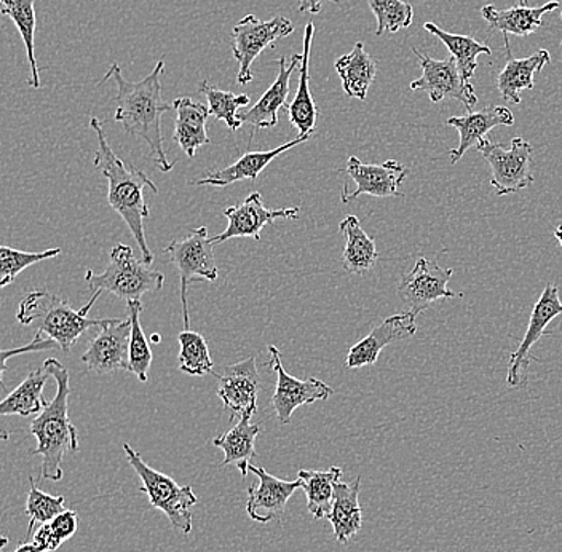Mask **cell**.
Instances as JSON below:
<instances>
[{"label":"cell","instance_id":"1","mask_svg":"<svg viewBox=\"0 0 562 552\" xmlns=\"http://www.w3.org/2000/svg\"><path fill=\"white\" fill-rule=\"evenodd\" d=\"M164 59L161 58L153 72L139 82L126 80L122 76L121 66L114 63L105 74L103 82L114 79L117 83V98H115L117 111H115L114 121L122 123L123 128L130 135L146 140L158 170L170 173L173 170L175 161L168 160L167 154H165L161 115L170 111L173 104L164 103L161 100Z\"/></svg>","mask_w":562,"mask_h":552},{"label":"cell","instance_id":"2","mask_svg":"<svg viewBox=\"0 0 562 552\" xmlns=\"http://www.w3.org/2000/svg\"><path fill=\"white\" fill-rule=\"evenodd\" d=\"M90 128L98 138V153L94 156V168L101 171L108 181V202L112 210L125 221L140 249V259L154 263V255L147 246L143 221L150 217L149 206L144 202V189L158 193L157 185L149 176L138 170L135 165L126 164L109 146L100 121L90 119Z\"/></svg>","mask_w":562,"mask_h":552},{"label":"cell","instance_id":"3","mask_svg":"<svg viewBox=\"0 0 562 552\" xmlns=\"http://www.w3.org/2000/svg\"><path fill=\"white\" fill-rule=\"evenodd\" d=\"M44 368L55 379L56 395L48 401L47 407L35 415L30 432L37 439L34 455L42 457V477L53 483L63 480V459L65 453L79 450L77 428L69 420V372L58 360L50 358Z\"/></svg>","mask_w":562,"mask_h":552},{"label":"cell","instance_id":"4","mask_svg":"<svg viewBox=\"0 0 562 552\" xmlns=\"http://www.w3.org/2000/svg\"><path fill=\"white\" fill-rule=\"evenodd\" d=\"M100 295L93 293L86 307L74 311L65 298L48 291H34L21 301L16 319L23 326H37L38 333L55 340L65 353H69L88 329L108 325L109 319H90L87 316Z\"/></svg>","mask_w":562,"mask_h":552},{"label":"cell","instance_id":"5","mask_svg":"<svg viewBox=\"0 0 562 552\" xmlns=\"http://www.w3.org/2000/svg\"><path fill=\"white\" fill-rule=\"evenodd\" d=\"M86 281L93 293H111L128 304L140 301L150 291H160L165 275L136 258L133 249L121 243L112 248L108 269L100 275L87 270Z\"/></svg>","mask_w":562,"mask_h":552},{"label":"cell","instance_id":"6","mask_svg":"<svg viewBox=\"0 0 562 552\" xmlns=\"http://www.w3.org/2000/svg\"><path fill=\"white\" fill-rule=\"evenodd\" d=\"M126 460L140 480L139 491L147 495L150 505L165 512L178 532L189 536L192 532V508L199 503L191 485H179L173 477L147 465L138 452L130 444H123Z\"/></svg>","mask_w":562,"mask_h":552},{"label":"cell","instance_id":"7","mask_svg":"<svg viewBox=\"0 0 562 552\" xmlns=\"http://www.w3.org/2000/svg\"><path fill=\"white\" fill-rule=\"evenodd\" d=\"M213 248L209 228L199 227L188 237L171 241L165 249V255L170 256L171 263L178 269L179 280H181L182 319H184L186 330L191 329L188 305L189 283L195 278L216 281L220 277Z\"/></svg>","mask_w":562,"mask_h":552},{"label":"cell","instance_id":"8","mask_svg":"<svg viewBox=\"0 0 562 552\" xmlns=\"http://www.w3.org/2000/svg\"><path fill=\"white\" fill-rule=\"evenodd\" d=\"M476 149L490 164L491 185L498 196L518 193L533 184V176L530 173L533 149L529 140L518 136L507 147L484 139Z\"/></svg>","mask_w":562,"mask_h":552},{"label":"cell","instance_id":"9","mask_svg":"<svg viewBox=\"0 0 562 552\" xmlns=\"http://www.w3.org/2000/svg\"><path fill=\"white\" fill-rule=\"evenodd\" d=\"M296 31L293 21L284 16H276L269 21L259 20L255 15H246L232 30L235 59L238 63L237 80L240 86L252 82V63L266 48L273 47L277 41L288 37Z\"/></svg>","mask_w":562,"mask_h":552},{"label":"cell","instance_id":"10","mask_svg":"<svg viewBox=\"0 0 562 552\" xmlns=\"http://www.w3.org/2000/svg\"><path fill=\"white\" fill-rule=\"evenodd\" d=\"M414 55L419 59L422 76L411 82V90H422L428 94L431 103H441L445 100H456L465 105L467 111L473 112L477 103L476 93L472 82L463 79L456 59H434L413 48Z\"/></svg>","mask_w":562,"mask_h":552},{"label":"cell","instance_id":"11","mask_svg":"<svg viewBox=\"0 0 562 552\" xmlns=\"http://www.w3.org/2000/svg\"><path fill=\"white\" fill-rule=\"evenodd\" d=\"M270 368L277 374V388L272 396V406L281 425H288L293 418L294 410L305 404L329 399L334 390L323 380L311 378L301 380L284 371L281 364L279 348L269 346Z\"/></svg>","mask_w":562,"mask_h":552},{"label":"cell","instance_id":"12","mask_svg":"<svg viewBox=\"0 0 562 552\" xmlns=\"http://www.w3.org/2000/svg\"><path fill=\"white\" fill-rule=\"evenodd\" d=\"M301 207H281L269 210L263 206L262 195L259 192L249 193L237 205L226 207L224 216L228 224L226 230L216 237H211L214 246L231 240V238H252L261 240V230L266 225H273L277 219H297Z\"/></svg>","mask_w":562,"mask_h":552},{"label":"cell","instance_id":"13","mask_svg":"<svg viewBox=\"0 0 562 552\" xmlns=\"http://www.w3.org/2000/svg\"><path fill=\"white\" fill-rule=\"evenodd\" d=\"M558 316H562V302L560 291L554 284H547L542 295L537 301L536 307L530 313L529 326L525 339L521 340L515 353L509 357L507 385L512 388H522L526 385L525 371L529 368L530 350L542 339L550 336L547 326Z\"/></svg>","mask_w":562,"mask_h":552},{"label":"cell","instance_id":"14","mask_svg":"<svg viewBox=\"0 0 562 552\" xmlns=\"http://www.w3.org/2000/svg\"><path fill=\"white\" fill-rule=\"evenodd\" d=\"M454 270L438 266L437 262L420 258L409 273L403 275L398 284V295L409 305L411 311L420 315L434 302L441 298L462 297L463 294L448 290Z\"/></svg>","mask_w":562,"mask_h":552},{"label":"cell","instance_id":"15","mask_svg":"<svg viewBox=\"0 0 562 552\" xmlns=\"http://www.w3.org/2000/svg\"><path fill=\"white\" fill-rule=\"evenodd\" d=\"M347 174L357 184L353 192L344 189L342 203H350L360 195H371L375 199H390V196H403L400 192L403 182L406 181L409 170L396 160H386L382 165H367L350 157L347 161Z\"/></svg>","mask_w":562,"mask_h":552},{"label":"cell","instance_id":"16","mask_svg":"<svg viewBox=\"0 0 562 552\" xmlns=\"http://www.w3.org/2000/svg\"><path fill=\"white\" fill-rule=\"evenodd\" d=\"M130 336L132 319H109L108 325L100 328L98 336L88 343L82 363L88 371L105 375L115 371H128Z\"/></svg>","mask_w":562,"mask_h":552},{"label":"cell","instance_id":"17","mask_svg":"<svg viewBox=\"0 0 562 552\" xmlns=\"http://www.w3.org/2000/svg\"><path fill=\"white\" fill-rule=\"evenodd\" d=\"M220 380L217 396L223 399L224 407L231 410V421L237 415L258 410V396L261 392V375H259L256 358L249 357L240 363L226 365L223 374L213 372Z\"/></svg>","mask_w":562,"mask_h":552},{"label":"cell","instance_id":"18","mask_svg":"<svg viewBox=\"0 0 562 552\" xmlns=\"http://www.w3.org/2000/svg\"><path fill=\"white\" fill-rule=\"evenodd\" d=\"M249 471L258 476L259 485L248 488L246 512L249 518L259 523H269L280 520L284 515L288 502L294 492L301 488V481H283L273 474L267 473L263 467L251 465Z\"/></svg>","mask_w":562,"mask_h":552},{"label":"cell","instance_id":"19","mask_svg":"<svg viewBox=\"0 0 562 552\" xmlns=\"http://www.w3.org/2000/svg\"><path fill=\"white\" fill-rule=\"evenodd\" d=\"M417 313L413 311L392 315L375 326L360 342L355 343L347 354L346 368L358 369L378 363L379 354L390 343L407 339L416 334Z\"/></svg>","mask_w":562,"mask_h":552},{"label":"cell","instance_id":"20","mask_svg":"<svg viewBox=\"0 0 562 552\" xmlns=\"http://www.w3.org/2000/svg\"><path fill=\"white\" fill-rule=\"evenodd\" d=\"M446 123L456 128L460 136L459 146L449 154L451 164L456 165L472 147H477L484 139H487L486 136L495 126L515 125V117H513L508 108L491 105V108H484L481 111L469 112L462 117L448 119Z\"/></svg>","mask_w":562,"mask_h":552},{"label":"cell","instance_id":"21","mask_svg":"<svg viewBox=\"0 0 562 552\" xmlns=\"http://www.w3.org/2000/svg\"><path fill=\"white\" fill-rule=\"evenodd\" d=\"M302 63V55H294L291 65H286V58L281 56L279 59L280 72L277 76L276 82L272 87L262 94L261 100L258 101L248 111L241 112V123L251 125V136H249V144H251L255 129L273 128L279 125V112L281 108L286 105V98L290 94V80L293 76L294 69Z\"/></svg>","mask_w":562,"mask_h":552},{"label":"cell","instance_id":"22","mask_svg":"<svg viewBox=\"0 0 562 552\" xmlns=\"http://www.w3.org/2000/svg\"><path fill=\"white\" fill-rule=\"evenodd\" d=\"M312 136H297L296 139L288 140V143L281 144L277 149L263 150V153H246L244 156L238 158L235 164L228 165L223 170L211 171L205 178L199 179L195 182L196 185H214V188H226V185L234 184V182L244 181H256L259 174L269 167L277 157L281 154L288 153V150L294 149L299 144L307 143Z\"/></svg>","mask_w":562,"mask_h":552},{"label":"cell","instance_id":"23","mask_svg":"<svg viewBox=\"0 0 562 552\" xmlns=\"http://www.w3.org/2000/svg\"><path fill=\"white\" fill-rule=\"evenodd\" d=\"M315 24L307 23L304 31V52H302L301 69H299V87L293 103L288 105L291 125L296 126L299 136H312L315 132L318 108L311 93V50L314 41Z\"/></svg>","mask_w":562,"mask_h":552},{"label":"cell","instance_id":"24","mask_svg":"<svg viewBox=\"0 0 562 552\" xmlns=\"http://www.w3.org/2000/svg\"><path fill=\"white\" fill-rule=\"evenodd\" d=\"M361 477L351 484L337 481L334 485L333 509L328 520L331 522L334 538L340 544H347L363 526V509L360 505Z\"/></svg>","mask_w":562,"mask_h":552},{"label":"cell","instance_id":"25","mask_svg":"<svg viewBox=\"0 0 562 552\" xmlns=\"http://www.w3.org/2000/svg\"><path fill=\"white\" fill-rule=\"evenodd\" d=\"M560 9L558 0L544 3L542 7H513V9L498 10L494 5H486L481 9V16L487 21L491 30L501 31L507 38L508 34L527 37L542 27L544 13L554 12Z\"/></svg>","mask_w":562,"mask_h":552},{"label":"cell","instance_id":"26","mask_svg":"<svg viewBox=\"0 0 562 552\" xmlns=\"http://www.w3.org/2000/svg\"><path fill=\"white\" fill-rule=\"evenodd\" d=\"M173 109L175 143L184 150L186 156L193 158L200 147L210 144V136L206 133L210 109L205 108V104L192 101L191 98H179L175 101Z\"/></svg>","mask_w":562,"mask_h":552},{"label":"cell","instance_id":"27","mask_svg":"<svg viewBox=\"0 0 562 552\" xmlns=\"http://www.w3.org/2000/svg\"><path fill=\"white\" fill-rule=\"evenodd\" d=\"M252 415L255 414L241 415L235 427L228 428L220 438L213 439V444L224 452L221 466L235 465L244 477L248 476L251 460L256 457V438L262 430L261 425L251 424Z\"/></svg>","mask_w":562,"mask_h":552},{"label":"cell","instance_id":"28","mask_svg":"<svg viewBox=\"0 0 562 552\" xmlns=\"http://www.w3.org/2000/svg\"><path fill=\"white\" fill-rule=\"evenodd\" d=\"M551 61L548 50H540L527 58L515 59L508 55L507 65L498 72L497 88L502 100L508 104L521 103V91L532 90L536 87L533 76L540 72Z\"/></svg>","mask_w":562,"mask_h":552},{"label":"cell","instance_id":"29","mask_svg":"<svg viewBox=\"0 0 562 552\" xmlns=\"http://www.w3.org/2000/svg\"><path fill=\"white\" fill-rule=\"evenodd\" d=\"M339 230L346 238L342 255L344 269L353 275H364L379 260L374 240L363 230L357 216H347L339 224Z\"/></svg>","mask_w":562,"mask_h":552},{"label":"cell","instance_id":"30","mask_svg":"<svg viewBox=\"0 0 562 552\" xmlns=\"http://www.w3.org/2000/svg\"><path fill=\"white\" fill-rule=\"evenodd\" d=\"M337 74L342 80V88L347 97L355 100H367L369 87L374 82L375 74H378V65L374 58L367 50L361 42L355 44L353 50L349 55L337 58Z\"/></svg>","mask_w":562,"mask_h":552},{"label":"cell","instance_id":"31","mask_svg":"<svg viewBox=\"0 0 562 552\" xmlns=\"http://www.w3.org/2000/svg\"><path fill=\"white\" fill-rule=\"evenodd\" d=\"M47 369L38 368L31 372L20 385L10 393L5 399L0 403V415H18V417H35L47 407L48 401H45L44 388L47 383Z\"/></svg>","mask_w":562,"mask_h":552},{"label":"cell","instance_id":"32","mask_svg":"<svg viewBox=\"0 0 562 552\" xmlns=\"http://www.w3.org/2000/svg\"><path fill=\"white\" fill-rule=\"evenodd\" d=\"M297 480L307 497L308 512L315 520L328 519L333 509L334 485L342 480V470L339 466L328 471L299 470Z\"/></svg>","mask_w":562,"mask_h":552},{"label":"cell","instance_id":"33","mask_svg":"<svg viewBox=\"0 0 562 552\" xmlns=\"http://www.w3.org/2000/svg\"><path fill=\"white\" fill-rule=\"evenodd\" d=\"M0 2H2L0 12L2 15L12 18L18 33L23 38L31 66L30 86L41 88V69H38L37 58H35V26H37L35 0H0Z\"/></svg>","mask_w":562,"mask_h":552},{"label":"cell","instance_id":"34","mask_svg":"<svg viewBox=\"0 0 562 552\" xmlns=\"http://www.w3.org/2000/svg\"><path fill=\"white\" fill-rule=\"evenodd\" d=\"M424 27L446 45L452 58L456 59L463 79L472 82L477 68V56L491 55V47H487L486 44H481V42L470 37V35L446 33L445 30H441V27L434 23H425Z\"/></svg>","mask_w":562,"mask_h":552},{"label":"cell","instance_id":"35","mask_svg":"<svg viewBox=\"0 0 562 552\" xmlns=\"http://www.w3.org/2000/svg\"><path fill=\"white\" fill-rule=\"evenodd\" d=\"M179 371L193 378H205L213 374L214 363L211 360L209 343L205 337L193 330H182L178 336Z\"/></svg>","mask_w":562,"mask_h":552},{"label":"cell","instance_id":"36","mask_svg":"<svg viewBox=\"0 0 562 552\" xmlns=\"http://www.w3.org/2000/svg\"><path fill=\"white\" fill-rule=\"evenodd\" d=\"M128 318L132 319V336H130L128 351V372L135 374L139 382H147V372L153 364V350L149 347L146 334L140 326V313H143V304L140 301L128 302L126 304Z\"/></svg>","mask_w":562,"mask_h":552},{"label":"cell","instance_id":"37","mask_svg":"<svg viewBox=\"0 0 562 552\" xmlns=\"http://www.w3.org/2000/svg\"><path fill=\"white\" fill-rule=\"evenodd\" d=\"M200 93L205 94L209 100L211 117L223 121L231 132H237L244 123L238 117V109L249 104L248 94H235L232 91L217 90L209 82H202L199 87Z\"/></svg>","mask_w":562,"mask_h":552},{"label":"cell","instance_id":"38","mask_svg":"<svg viewBox=\"0 0 562 552\" xmlns=\"http://www.w3.org/2000/svg\"><path fill=\"white\" fill-rule=\"evenodd\" d=\"M30 494L26 498V511L27 518H30V527H27L26 540L33 533L35 526H44V523L52 522L56 516L61 515L65 511V497L58 495H48L42 492L41 488L35 485L34 477H30Z\"/></svg>","mask_w":562,"mask_h":552},{"label":"cell","instance_id":"39","mask_svg":"<svg viewBox=\"0 0 562 552\" xmlns=\"http://www.w3.org/2000/svg\"><path fill=\"white\" fill-rule=\"evenodd\" d=\"M368 2L378 20L375 35L398 33L400 30H406L413 23V5L404 0H368Z\"/></svg>","mask_w":562,"mask_h":552},{"label":"cell","instance_id":"40","mask_svg":"<svg viewBox=\"0 0 562 552\" xmlns=\"http://www.w3.org/2000/svg\"><path fill=\"white\" fill-rule=\"evenodd\" d=\"M59 255H61L59 248L41 252H27L9 248V246H0V286H9L27 267H33L34 263L56 258Z\"/></svg>","mask_w":562,"mask_h":552},{"label":"cell","instance_id":"41","mask_svg":"<svg viewBox=\"0 0 562 552\" xmlns=\"http://www.w3.org/2000/svg\"><path fill=\"white\" fill-rule=\"evenodd\" d=\"M45 334L38 333L35 334L33 340H31L27 346L16 348V350H3L0 351V380L3 378V372L7 369V361L9 358L18 357V354L23 353H33V351H45L53 350V348L59 347L58 343L53 339H45Z\"/></svg>","mask_w":562,"mask_h":552},{"label":"cell","instance_id":"42","mask_svg":"<svg viewBox=\"0 0 562 552\" xmlns=\"http://www.w3.org/2000/svg\"><path fill=\"white\" fill-rule=\"evenodd\" d=\"M50 527L56 537L65 543L69 538L76 536L77 527H79V515L72 509H65L61 515L52 520Z\"/></svg>","mask_w":562,"mask_h":552},{"label":"cell","instance_id":"43","mask_svg":"<svg viewBox=\"0 0 562 552\" xmlns=\"http://www.w3.org/2000/svg\"><path fill=\"white\" fill-rule=\"evenodd\" d=\"M33 543L35 547L41 548V550L53 552L61 547L63 541L56 537V533L52 530L50 522H48L44 523V526H38V529L35 530Z\"/></svg>","mask_w":562,"mask_h":552},{"label":"cell","instance_id":"44","mask_svg":"<svg viewBox=\"0 0 562 552\" xmlns=\"http://www.w3.org/2000/svg\"><path fill=\"white\" fill-rule=\"evenodd\" d=\"M328 2L339 3L340 0H301V3H299V13H312V15H316V13L322 12V7Z\"/></svg>","mask_w":562,"mask_h":552},{"label":"cell","instance_id":"45","mask_svg":"<svg viewBox=\"0 0 562 552\" xmlns=\"http://www.w3.org/2000/svg\"><path fill=\"white\" fill-rule=\"evenodd\" d=\"M15 552H48V551H44V550H41V548L35 547L33 541H21V544H20V547H18V550Z\"/></svg>","mask_w":562,"mask_h":552},{"label":"cell","instance_id":"46","mask_svg":"<svg viewBox=\"0 0 562 552\" xmlns=\"http://www.w3.org/2000/svg\"><path fill=\"white\" fill-rule=\"evenodd\" d=\"M554 238H557V240L560 241V245L562 246V224L558 225L557 230H554Z\"/></svg>","mask_w":562,"mask_h":552},{"label":"cell","instance_id":"47","mask_svg":"<svg viewBox=\"0 0 562 552\" xmlns=\"http://www.w3.org/2000/svg\"><path fill=\"white\" fill-rule=\"evenodd\" d=\"M521 2H522V3H525V5H526V3H527V0H521Z\"/></svg>","mask_w":562,"mask_h":552},{"label":"cell","instance_id":"48","mask_svg":"<svg viewBox=\"0 0 562 552\" xmlns=\"http://www.w3.org/2000/svg\"><path fill=\"white\" fill-rule=\"evenodd\" d=\"M561 20H562V13H561Z\"/></svg>","mask_w":562,"mask_h":552},{"label":"cell","instance_id":"49","mask_svg":"<svg viewBox=\"0 0 562 552\" xmlns=\"http://www.w3.org/2000/svg\"><path fill=\"white\" fill-rule=\"evenodd\" d=\"M561 47H562V42H561Z\"/></svg>","mask_w":562,"mask_h":552}]
</instances>
